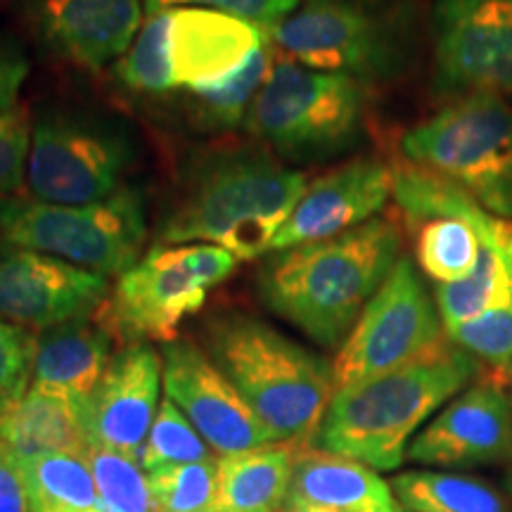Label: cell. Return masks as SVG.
<instances>
[{"label":"cell","mask_w":512,"mask_h":512,"mask_svg":"<svg viewBox=\"0 0 512 512\" xmlns=\"http://www.w3.org/2000/svg\"><path fill=\"white\" fill-rule=\"evenodd\" d=\"M306 176L268 147H221L192 157L157 226V245H216L264 259L304 195Z\"/></svg>","instance_id":"cell-1"},{"label":"cell","mask_w":512,"mask_h":512,"mask_svg":"<svg viewBox=\"0 0 512 512\" xmlns=\"http://www.w3.org/2000/svg\"><path fill=\"white\" fill-rule=\"evenodd\" d=\"M399 259L401 230L389 219H373L337 238L266 254L256 292L268 311L335 349Z\"/></svg>","instance_id":"cell-2"},{"label":"cell","mask_w":512,"mask_h":512,"mask_svg":"<svg viewBox=\"0 0 512 512\" xmlns=\"http://www.w3.org/2000/svg\"><path fill=\"white\" fill-rule=\"evenodd\" d=\"M479 373L482 363L444 337L408 366L337 389L311 446L375 472L399 470L415 434Z\"/></svg>","instance_id":"cell-3"},{"label":"cell","mask_w":512,"mask_h":512,"mask_svg":"<svg viewBox=\"0 0 512 512\" xmlns=\"http://www.w3.org/2000/svg\"><path fill=\"white\" fill-rule=\"evenodd\" d=\"M202 349L275 444H313L337 392L332 363L238 309L211 313L202 328Z\"/></svg>","instance_id":"cell-4"},{"label":"cell","mask_w":512,"mask_h":512,"mask_svg":"<svg viewBox=\"0 0 512 512\" xmlns=\"http://www.w3.org/2000/svg\"><path fill=\"white\" fill-rule=\"evenodd\" d=\"M368 83L275 57L245 128L275 155L313 162L342 155L363 131Z\"/></svg>","instance_id":"cell-5"},{"label":"cell","mask_w":512,"mask_h":512,"mask_svg":"<svg viewBox=\"0 0 512 512\" xmlns=\"http://www.w3.org/2000/svg\"><path fill=\"white\" fill-rule=\"evenodd\" d=\"M147 235L143 190L124 185L95 204L0 197L3 245L34 249L98 275H121L140 261Z\"/></svg>","instance_id":"cell-6"},{"label":"cell","mask_w":512,"mask_h":512,"mask_svg":"<svg viewBox=\"0 0 512 512\" xmlns=\"http://www.w3.org/2000/svg\"><path fill=\"white\" fill-rule=\"evenodd\" d=\"M406 159L432 171L491 214L512 219V107L496 95H467L420 121L401 140Z\"/></svg>","instance_id":"cell-7"},{"label":"cell","mask_w":512,"mask_h":512,"mask_svg":"<svg viewBox=\"0 0 512 512\" xmlns=\"http://www.w3.org/2000/svg\"><path fill=\"white\" fill-rule=\"evenodd\" d=\"M238 271V259L216 245H155L119 275L98 316L121 344L176 342L216 285Z\"/></svg>","instance_id":"cell-8"},{"label":"cell","mask_w":512,"mask_h":512,"mask_svg":"<svg viewBox=\"0 0 512 512\" xmlns=\"http://www.w3.org/2000/svg\"><path fill=\"white\" fill-rule=\"evenodd\" d=\"M285 57L363 83L392 79L406 62L411 29L406 10L380 0H302L268 29Z\"/></svg>","instance_id":"cell-9"},{"label":"cell","mask_w":512,"mask_h":512,"mask_svg":"<svg viewBox=\"0 0 512 512\" xmlns=\"http://www.w3.org/2000/svg\"><path fill=\"white\" fill-rule=\"evenodd\" d=\"M138 157L124 121L76 107H48L31 124L27 185L53 204H95L124 188Z\"/></svg>","instance_id":"cell-10"},{"label":"cell","mask_w":512,"mask_h":512,"mask_svg":"<svg viewBox=\"0 0 512 512\" xmlns=\"http://www.w3.org/2000/svg\"><path fill=\"white\" fill-rule=\"evenodd\" d=\"M444 337L437 302L413 261L401 256L339 344L332 361L335 387H351L408 366L444 342Z\"/></svg>","instance_id":"cell-11"},{"label":"cell","mask_w":512,"mask_h":512,"mask_svg":"<svg viewBox=\"0 0 512 512\" xmlns=\"http://www.w3.org/2000/svg\"><path fill=\"white\" fill-rule=\"evenodd\" d=\"M392 195L413 233L415 261L427 278L446 285L475 271L491 211L458 185L415 164L394 169Z\"/></svg>","instance_id":"cell-12"},{"label":"cell","mask_w":512,"mask_h":512,"mask_svg":"<svg viewBox=\"0 0 512 512\" xmlns=\"http://www.w3.org/2000/svg\"><path fill=\"white\" fill-rule=\"evenodd\" d=\"M434 86L453 98H512V0H441L434 15Z\"/></svg>","instance_id":"cell-13"},{"label":"cell","mask_w":512,"mask_h":512,"mask_svg":"<svg viewBox=\"0 0 512 512\" xmlns=\"http://www.w3.org/2000/svg\"><path fill=\"white\" fill-rule=\"evenodd\" d=\"M162 382L166 399L200 432L219 456H233L252 448L275 444L264 422L216 368L207 351L176 339L162 347Z\"/></svg>","instance_id":"cell-14"},{"label":"cell","mask_w":512,"mask_h":512,"mask_svg":"<svg viewBox=\"0 0 512 512\" xmlns=\"http://www.w3.org/2000/svg\"><path fill=\"white\" fill-rule=\"evenodd\" d=\"M406 460L434 467L512 463V396L498 373L479 375L427 422Z\"/></svg>","instance_id":"cell-15"},{"label":"cell","mask_w":512,"mask_h":512,"mask_svg":"<svg viewBox=\"0 0 512 512\" xmlns=\"http://www.w3.org/2000/svg\"><path fill=\"white\" fill-rule=\"evenodd\" d=\"M110 297L105 275L34 249L0 245V318L27 330H48L95 316Z\"/></svg>","instance_id":"cell-16"},{"label":"cell","mask_w":512,"mask_h":512,"mask_svg":"<svg viewBox=\"0 0 512 512\" xmlns=\"http://www.w3.org/2000/svg\"><path fill=\"white\" fill-rule=\"evenodd\" d=\"M162 354L147 342L124 344L100 382L79 403L88 444L110 448L140 463V453L159 411Z\"/></svg>","instance_id":"cell-17"},{"label":"cell","mask_w":512,"mask_h":512,"mask_svg":"<svg viewBox=\"0 0 512 512\" xmlns=\"http://www.w3.org/2000/svg\"><path fill=\"white\" fill-rule=\"evenodd\" d=\"M392 190L394 169L380 159L361 157L337 166L306 185L297 207L275 233L271 252L337 238L377 219Z\"/></svg>","instance_id":"cell-18"},{"label":"cell","mask_w":512,"mask_h":512,"mask_svg":"<svg viewBox=\"0 0 512 512\" xmlns=\"http://www.w3.org/2000/svg\"><path fill=\"white\" fill-rule=\"evenodd\" d=\"M27 12L50 55L88 72L119 62L143 27L140 0H27Z\"/></svg>","instance_id":"cell-19"},{"label":"cell","mask_w":512,"mask_h":512,"mask_svg":"<svg viewBox=\"0 0 512 512\" xmlns=\"http://www.w3.org/2000/svg\"><path fill=\"white\" fill-rule=\"evenodd\" d=\"M268 41V29L249 19L207 8H171L169 50L176 88L195 91L228 79Z\"/></svg>","instance_id":"cell-20"},{"label":"cell","mask_w":512,"mask_h":512,"mask_svg":"<svg viewBox=\"0 0 512 512\" xmlns=\"http://www.w3.org/2000/svg\"><path fill=\"white\" fill-rule=\"evenodd\" d=\"M112 342V330L98 313L36 332L31 389L79 406L110 366Z\"/></svg>","instance_id":"cell-21"},{"label":"cell","mask_w":512,"mask_h":512,"mask_svg":"<svg viewBox=\"0 0 512 512\" xmlns=\"http://www.w3.org/2000/svg\"><path fill=\"white\" fill-rule=\"evenodd\" d=\"M287 501L339 512H401L392 486L373 467L316 446L299 448Z\"/></svg>","instance_id":"cell-22"},{"label":"cell","mask_w":512,"mask_h":512,"mask_svg":"<svg viewBox=\"0 0 512 512\" xmlns=\"http://www.w3.org/2000/svg\"><path fill=\"white\" fill-rule=\"evenodd\" d=\"M0 441L19 460L57 453L86 458L91 451L79 406L31 387L22 399L0 408Z\"/></svg>","instance_id":"cell-23"},{"label":"cell","mask_w":512,"mask_h":512,"mask_svg":"<svg viewBox=\"0 0 512 512\" xmlns=\"http://www.w3.org/2000/svg\"><path fill=\"white\" fill-rule=\"evenodd\" d=\"M299 444H266L219 456L214 512H280L290 494Z\"/></svg>","instance_id":"cell-24"},{"label":"cell","mask_w":512,"mask_h":512,"mask_svg":"<svg viewBox=\"0 0 512 512\" xmlns=\"http://www.w3.org/2000/svg\"><path fill=\"white\" fill-rule=\"evenodd\" d=\"M389 486L408 512H512L508 498L475 475L413 470L392 477Z\"/></svg>","instance_id":"cell-25"},{"label":"cell","mask_w":512,"mask_h":512,"mask_svg":"<svg viewBox=\"0 0 512 512\" xmlns=\"http://www.w3.org/2000/svg\"><path fill=\"white\" fill-rule=\"evenodd\" d=\"M19 463L34 512H107L86 458L57 453Z\"/></svg>","instance_id":"cell-26"},{"label":"cell","mask_w":512,"mask_h":512,"mask_svg":"<svg viewBox=\"0 0 512 512\" xmlns=\"http://www.w3.org/2000/svg\"><path fill=\"white\" fill-rule=\"evenodd\" d=\"M273 62V41H268L228 79L188 91L192 98L190 112L197 124L209 131H230L245 124Z\"/></svg>","instance_id":"cell-27"},{"label":"cell","mask_w":512,"mask_h":512,"mask_svg":"<svg viewBox=\"0 0 512 512\" xmlns=\"http://www.w3.org/2000/svg\"><path fill=\"white\" fill-rule=\"evenodd\" d=\"M171 8L147 15L128 53L114 62V76L121 86L143 95H166L176 91L169 50Z\"/></svg>","instance_id":"cell-28"},{"label":"cell","mask_w":512,"mask_h":512,"mask_svg":"<svg viewBox=\"0 0 512 512\" xmlns=\"http://www.w3.org/2000/svg\"><path fill=\"white\" fill-rule=\"evenodd\" d=\"M209 458H214L209 456V444L178 411L176 403L169 399L159 403L155 422H152L143 453H140V467L145 472H155L162 467L202 463Z\"/></svg>","instance_id":"cell-29"},{"label":"cell","mask_w":512,"mask_h":512,"mask_svg":"<svg viewBox=\"0 0 512 512\" xmlns=\"http://www.w3.org/2000/svg\"><path fill=\"white\" fill-rule=\"evenodd\" d=\"M216 467L219 456L147 472L155 512H209L216 496Z\"/></svg>","instance_id":"cell-30"},{"label":"cell","mask_w":512,"mask_h":512,"mask_svg":"<svg viewBox=\"0 0 512 512\" xmlns=\"http://www.w3.org/2000/svg\"><path fill=\"white\" fill-rule=\"evenodd\" d=\"M86 463L107 512H155L150 484L138 460L110 448L91 446Z\"/></svg>","instance_id":"cell-31"},{"label":"cell","mask_w":512,"mask_h":512,"mask_svg":"<svg viewBox=\"0 0 512 512\" xmlns=\"http://www.w3.org/2000/svg\"><path fill=\"white\" fill-rule=\"evenodd\" d=\"M456 347L467 351L479 363L501 375L512 363V304L498 306L482 316L465 320L456 328L444 330Z\"/></svg>","instance_id":"cell-32"},{"label":"cell","mask_w":512,"mask_h":512,"mask_svg":"<svg viewBox=\"0 0 512 512\" xmlns=\"http://www.w3.org/2000/svg\"><path fill=\"white\" fill-rule=\"evenodd\" d=\"M36 335L0 318V408L22 399L31 387Z\"/></svg>","instance_id":"cell-33"},{"label":"cell","mask_w":512,"mask_h":512,"mask_svg":"<svg viewBox=\"0 0 512 512\" xmlns=\"http://www.w3.org/2000/svg\"><path fill=\"white\" fill-rule=\"evenodd\" d=\"M299 5L302 0H145V12L157 15L169 8H207L271 29L290 17Z\"/></svg>","instance_id":"cell-34"},{"label":"cell","mask_w":512,"mask_h":512,"mask_svg":"<svg viewBox=\"0 0 512 512\" xmlns=\"http://www.w3.org/2000/svg\"><path fill=\"white\" fill-rule=\"evenodd\" d=\"M31 121L24 110L0 117V197L17 195L27 181Z\"/></svg>","instance_id":"cell-35"},{"label":"cell","mask_w":512,"mask_h":512,"mask_svg":"<svg viewBox=\"0 0 512 512\" xmlns=\"http://www.w3.org/2000/svg\"><path fill=\"white\" fill-rule=\"evenodd\" d=\"M29 57L10 38L0 36V117L17 110L19 93L29 76Z\"/></svg>","instance_id":"cell-36"},{"label":"cell","mask_w":512,"mask_h":512,"mask_svg":"<svg viewBox=\"0 0 512 512\" xmlns=\"http://www.w3.org/2000/svg\"><path fill=\"white\" fill-rule=\"evenodd\" d=\"M0 512H34L22 463L0 441Z\"/></svg>","instance_id":"cell-37"},{"label":"cell","mask_w":512,"mask_h":512,"mask_svg":"<svg viewBox=\"0 0 512 512\" xmlns=\"http://www.w3.org/2000/svg\"><path fill=\"white\" fill-rule=\"evenodd\" d=\"M280 512H339V510H330V508H318V505L302 503V501H285L283 510H280Z\"/></svg>","instance_id":"cell-38"},{"label":"cell","mask_w":512,"mask_h":512,"mask_svg":"<svg viewBox=\"0 0 512 512\" xmlns=\"http://www.w3.org/2000/svg\"><path fill=\"white\" fill-rule=\"evenodd\" d=\"M505 489H508V494H510V501H512V465H510L508 475H505Z\"/></svg>","instance_id":"cell-39"},{"label":"cell","mask_w":512,"mask_h":512,"mask_svg":"<svg viewBox=\"0 0 512 512\" xmlns=\"http://www.w3.org/2000/svg\"><path fill=\"white\" fill-rule=\"evenodd\" d=\"M510 377H512V363H510Z\"/></svg>","instance_id":"cell-40"},{"label":"cell","mask_w":512,"mask_h":512,"mask_svg":"<svg viewBox=\"0 0 512 512\" xmlns=\"http://www.w3.org/2000/svg\"><path fill=\"white\" fill-rule=\"evenodd\" d=\"M209 512H214V510H209Z\"/></svg>","instance_id":"cell-41"}]
</instances>
